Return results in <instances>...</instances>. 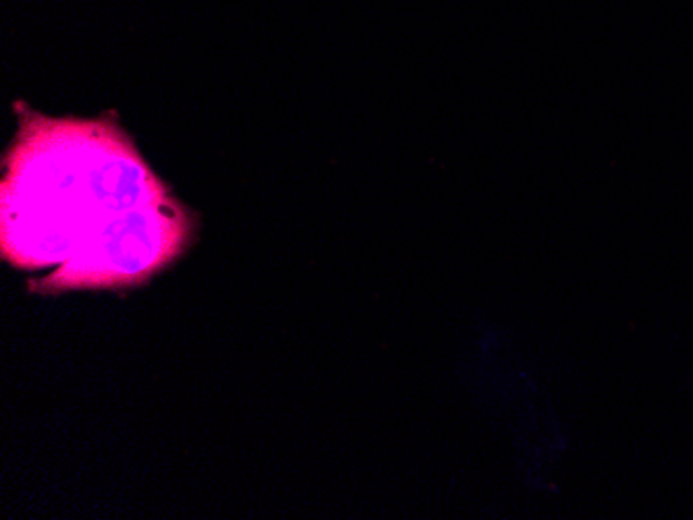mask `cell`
I'll use <instances>...</instances> for the list:
<instances>
[{
    "instance_id": "6da1fadb",
    "label": "cell",
    "mask_w": 693,
    "mask_h": 520,
    "mask_svg": "<svg viewBox=\"0 0 693 520\" xmlns=\"http://www.w3.org/2000/svg\"><path fill=\"white\" fill-rule=\"evenodd\" d=\"M21 135L2 193L15 255L54 261L75 249L95 274V253L102 270H112V247L144 266L175 249L181 212L119 131L42 121Z\"/></svg>"
}]
</instances>
